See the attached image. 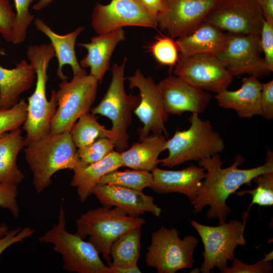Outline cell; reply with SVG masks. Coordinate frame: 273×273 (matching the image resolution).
Listing matches in <instances>:
<instances>
[{
  "instance_id": "6da1fadb",
  "label": "cell",
  "mask_w": 273,
  "mask_h": 273,
  "mask_svg": "<svg viewBox=\"0 0 273 273\" xmlns=\"http://www.w3.org/2000/svg\"><path fill=\"white\" fill-rule=\"evenodd\" d=\"M245 162L244 157L237 154L231 165L222 168L223 163L219 154L198 161L199 166L205 171V176L196 198L190 202L193 212H200L208 206V220L217 219L219 224L226 222L231 209L226 205L229 197L244 185L250 186L256 176L273 171V152L269 148L266 153L264 164L249 169L239 167Z\"/></svg>"
},
{
  "instance_id": "7a4b0ae2",
  "label": "cell",
  "mask_w": 273,
  "mask_h": 273,
  "mask_svg": "<svg viewBox=\"0 0 273 273\" xmlns=\"http://www.w3.org/2000/svg\"><path fill=\"white\" fill-rule=\"evenodd\" d=\"M26 55L35 70L36 81L34 91L28 98L27 116L23 124L26 132L25 146L50 135L51 121L57 107L56 91H52L50 101L46 95L48 68L55 57L52 45H30Z\"/></svg>"
},
{
  "instance_id": "3957f363",
  "label": "cell",
  "mask_w": 273,
  "mask_h": 273,
  "mask_svg": "<svg viewBox=\"0 0 273 273\" xmlns=\"http://www.w3.org/2000/svg\"><path fill=\"white\" fill-rule=\"evenodd\" d=\"M25 147V160L32 173V183L37 194L50 186L57 171L74 170L79 165L77 147L70 131L50 135Z\"/></svg>"
},
{
  "instance_id": "277c9868",
  "label": "cell",
  "mask_w": 273,
  "mask_h": 273,
  "mask_svg": "<svg viewBox=\"0 0 273 273\" xmlns=\"http://www.w3.org/2000/svg\"><path fill=\"white\" fill-rule=\"evenodd\" d=\"M199 115L192 113L189 118V128L176 130L166 140L164 150L168 151V155L160 159L161 166L172 168L188 161H199L225 149L220 133L214 130L209 120H202Z\"/></svg>"
},
{
  "instance_id": "5b68a950",
  "label": "cell",
  "mask_w": 273,
  "mask_h": 273,
  "mask_svg": "<svg viewBox=\"0 0 273 273\" xmlns=\"http://www.w3.org/2000/svg\"><path fill=\"white\" fill-rule=\"evenodd\" d=\"M66 216L63 205L59 208L57 223L38 238L41 243L51 244L54 251L59 253L63 268L70 272L114 273L113 268L101 259L96 248L76 233L66 228Z\"/></svg>"
},
{
  "instance_id": "8992f818",
  "label": "cell",
  "mask_w": 273,
  "mask_h": 273,
  "mask_svg": "<svg viewBox=\"0 0 273 273\" xmlns=\"http://www.w3.org/2000/svg\"><path fill=\"white\" fill-rule=\"evenodd\" d=\"M145 222L143 218L130 216L119 207L102 206L89 210L77 219L76 233L83 239L88 236V241L109 265L113 243L127 231L142 226Z\"/></svg>"
},
{
  "instance_id": "52a82bcc",
  "label": "cell",
  "mask_w": 273,
  "mask_h": 273,
  "mask_svg": "<svg viewBox=\"0 0 273 273\" xmlns=\"http://www.w3.org/2000/svg\"><path fill=\"white\" fill-rule=\"evenodd\" d=\"M127 59L113 65L111 79L108 89L100 103L91 109L94 115L99 114L109 118L113 133L112 141L119 153L128 148L129 135L127 129L131 124L132 113L140 102V95H128L124 86V73Z\"/></svg>"
},
{
  "instance_id": "ba28073f",
  "label": "cell",
  "mask_w": 273,
  "mask_h": 273,
  "mask_svg": "<svg viewBox=\"0 0 273 273\" xmlns=\"http://www.w3.org/2000/svg\"><path fill=\"white\" fill-rule=\"evenodd\" d=\"M249 210L243 214V221L232 220L217 226L201 224L193 220L191 224L199 234L204 245V260L200 269L209 273L214 268L221 272L235 259L234 251L239 245L245 247L244 233Z\"/></svg>"
},
{
  "instance_id": "9c48e42d",
  "label": "cell",
  "mask_w": 273,
  "mask_h": 273,
  "mask_svg": "<svg viewBox=\"0 0 273 273\" xmlns=\"http://www.w3.org/2000/svg\"><path fill=\"white\" fill-rule=\"evenodd\" d=\"M98 81L86 73L73 75L59 84L57 107L51 119L50 135L70 131L76 121L89 113L97 96Z\"/></svg>"
},
{
  "instance_id": "30bf717a",
  "label": "cell",
  "mask_w": 273,
  "mask_h": 273,
  "mask_svg": "<svg viewBox=\"0 0 273 273\" xmlns=\"http://www.w3.org/2000/svg\"><path fill=\"white\" fill-rule=\"evenodd\" d=\"M198 243V239L194 236L180 239L177 230L162 226L151 236L145 262L158 273H175L191 268L195 262L194 253Z\"/></svg>"
},
{
  "instance_id": "8fae6325",
  "label": "cell",
  "mask_w": 273,
  "mask_h": 273,
  "mask_svg": "<svg viewBox=\"0 0 273 273\" xmlns=\"http://www.w3.org/2000/svg\"><path fill=\"white\" fill-rule=\"evenodd\" d=\"M262 53L259 36L227 33L224 47L215 56L233 77L247 74L258 78L271 72Z\"/></svg>"
},
{
  "instance_id": "7c38bea8",
  "label": "cell",
  "mask_w": 273,
  "mask_h": 273,
  "mask_svg": "<svg viewBox=\"0 0 273 273\" xmlns=\"http://www.w3.org/2000/svg\"><path fill=\"white\" fill-rule=\"evenodd\" d=\"M263 20L254 0H216L204 22L227 33L259 36Z\"/></svg>"
},
{
  "instance_id": "4fadbf2b",
  "label": "cell",
  "mask_w": 273,
  "mask_h": 273,
  "mask_svg": "<svg viewBox=\"0 0 273 273\" xmlns=\"http://www.w3.org/2000/svg\"><path fill=\"white\" fill-rule=\"evenodd\" d=\"M91 25L97 34L127 26H158L156 17L139 0H111L106 5L97 3L92 12Z\"/></svg>"
},
{
  "instance_id": "5bb4252c",
  "label": "cell",
  "mask_w": 273,
  "mask_h": 273,
  "mask_svg": "<svg viewBox=\"0 0 273 273\" xmlns=\"http://www.w3.org/2000/svg\"><path fill=\"white\" fill-rule=\"evenodd\" d=\"M174 74L192 85L216 93L227 89L233 76L214 55L208 54L179 55Z\"/></svg>"
},
{
  "instance_id": "9a60e30c",
  "label": "cell",
  "mask_w": 273,
  "mask_h": 273,
  "mask_svg": "<svg viewBox=\"0 0 273 273\" xmlns=\"http://www.w3.org/2000/svg\"><path fill=\"white\" fill-rule=\"evenodd\" d=\"M131 89L136 88L140 92V102L133 113L143 126L137 129L139 140L150 134H161L168 138L165 123L168 114L164 109L160 94L154 79L145 76L136 69L133 74L127 77Z\"/></svg>"
},
{
  "instance_id": "2e32d148",
  "label": "cell",
  "mask_w": 273,
  "mask_h": 273,
  "mask_svg": "<svg viewBox=\"0 0 273 273\" xmlns=\"http://www.w3.org/2000/svg\"><path fill=\"white\" fill-rule=\"evenodd\" d=\"M216 1L163 0L157 25L173 38L187 35L204 21Z\"/></svg>"
},
{
  "instance_id": "e0dca14e",
  "label": "cell",
  "mask_w": 273,
  "mask_h": 273,
  "mask_svg": "<svg viewBox=\"0 0 273 273\" xmlns=\"http://www.w3.org/2000/svg\"><path fill=\"white\" fill-rule=\"evenodd\" d=\"M164 109L168 115H181L185 112L203 113L211 96L179 77L167 76L157 83Z\"/></svg>"
},
{
  "instance_id": "ac0fdd59",
  "label": "cell",
  "mask_w": 273,
  "mask_h": 273,
  "mask_svg": "<svg viewBox=\"0 0 273 273\" xmlns=\"http://www.w3.org/2000/svg\"><path fill=\"white\" fill-rule=\"evenodd\" d=\"M93 194L103 206L119 207L132 217H140L141 215L149 212L158 217L162 211L154 203V198L145 194L143 191L115 185L105 184L98 185Z\"/></svg>"
},
{
  "instance_id": "d6986e66",
  "label": "cell",
  "mask_w": 273,
  "mask_h": 273,
  "mask_svg": "<svg viewBox=\"0 0 273 273\" xmlns=\"http://www.w3.org/2000/svg\"><path fill=\"white\" fill-rule=\"evenodd\" d=\"M152 190L159 194L177 193L185 195L190 202L196 198L205 176V169L191 164L178 170L161 169L157 166L151 171Z\"/></svg>"
},
{
  "instance_id": "ffe728a7",
  "label": "cell",
  "mask_w": 273,
  "mask_h": 273,
  "mask_svg": "<svg viewBox=\"0 0 273 273\" xmlns=\"http://www.w3.org/2000/svg\"><path fill=\"white\" fill-rule=\"evenodd\" d=\"M125 39L123 28H119L92 37L89 42L79 43L87 54L80 62V66L89 68V74L101 83L108 70L111 56L117 45Z\"/></svg>"
},
{
  "instance_id": "44dd1931",
  "label": "cell",
  "mask_w": 273,
  "mask_h": 273,
  "mask_svg": "<svg viewBox=\"0 0 273 273\" xmlns=\"http://www.w3.org/2000/svg\"><path fill=\"white\" fill-rule=\"evenodd\" d=\"M261 88L262 83L258 78L249 75L243 78L239 89H224L217 93L215 98L220 107L235 111L240 118L250 119L261 116Z\"/></svg>"
},
{
  "instance_id": "7402d4cb",
  "label": "cell",
  "mask_w": 273,
  "mask_h": 273,
  "mask_svg": "<svg viewBox=\"0 0 273 273\" xmlns=\"http://www.w3.org/2000/svg\"><path fill=\"white\" fill-rule=\"evenodd\" d=\"M226 38L227 33L203 21L190 33L177 38L175 42L179 55L208 54L215 56L224 47Z\"/></svg>"
},
{
  "instance_id": "603a6c76",
  "label": "cell",
  "mask_w": 273,
  "mask_h": 273,
  "mask_svg": "<svg viewBox=\"0 0 273 273\" xmlns=\"http://www.w3.org/2000/svg\"><path fill=\"white\" fill-rule=\"evenodd\" d=\"M34 24L36 28L44 34L51 41L58 60L57 75L58 78L62 80L67 79V77L63 72V68L65 65L71 66L73 75L86 73L77 61L75 50L77 38L85 29L84 27L78 26L73 31L61 35L55 32L40 18L34 19Z\"/></svg>"
},
{
  "instance_id": "cb8c5ba5",
  "label": "cell",
  "mask_w": 273,
  "mask_h": 273,
  "mask_svg": "<svg viewBox=\"0 0 273 273\" xmlns=\"http://www.w3.org/2000/svg\"><path fill=\"white\" fill-rule=\"evenodd\" d=\"M13 69L0 65V110L12 107L20 100L21 94L32 87L36 78L32 65L25 60Z\"/></svg>"
},
{
  "instance_id": "d4e9b609",
  "label": "cell",
  "mask_w": 273,
  "mask_h": 273,
  "mask_svg": "<svg viewBox=\"0 0 273 273\" xmlns=\"http://www.w3.org/2000/svg\"><path fill=\"white\" fill-rule=\"evenodd\" d=\"M121 167L123 163L120 153L113 151L99 161L74 169L70 185L76 188L78 200L83 203L93 194L104 175Z\"/></svg>"
},
{
  "instance_id": "484cf974",
  "label": "cell",
  "mask_w": 273,
  "mask_h": 273,
  "mask_svg": "<svg viewBox=\"0 0 273 273\" xmlns=\"http://www.w3.org/2000/svg\"><path fill=\"white\" fill-rule=\"evenodd\" d=\"M139 141L120 153L123 167L151 171L160 163L159 156L165 150L166 138L151 134Z\"/></svg>"
},
{
  "instance_id": "4316f807",
  "label": "cell",
  "mask_w": 273,
  "mask_h": 273,
  "mask_svg": "<svg viewBox=\"0 0 273 273\" xmlns=\"http://www.w3.org/2000/svg\"><path fill=\"white\" fill-rule=\"evenodd\" d=\"M142 227L125 233L112 244L110 256L112 260L109 265L114 273H141L138 266L141 250Z\"/></svg>"
},
{
  "instance_id": "83f0119b",
  "label": "cell",
  "mask_w": 273,
  "mask_h": 273,
  "mask_svg": "<svg viewBox=\"0 0 273 273\" xmlns=\"http://www.w3.org/2000/svg\"><path fill=\"white\" fill-rule=\"evenodd\" d=\"M25 146L20 128L0 135V184L18 186L25 176L17 164L18 155Z\"/></svg>"
},
{
  "instance_id": "f1b7e54d",
  "label": "cell",
  "mask_w": 273,
  "mask_h": 273,
  "mask_svg": "<svg viewBox=\"0 0 273 273\" xmlns=\"http://www.w3.org/2000/svg\"><path fill=\"white\" fill-rule=\"evenodd\" d=\"M72 139L77 148L86 146L101 138L112 140L113 133L97 120L95 115L89 113L81 116L70 130Z\"/></svg>"
},
{
  "instance_id": "f546056e",
  "label": "cell",
  "mask_w": 273,
  "mask_h": 273,
  "mask_svg": "<svg viewBox=\"0 0 273 273\" xmlns=\"http://www.w3.org/2000/svg\"><path fill=\"white\" fill-rule=\"evenodd\" d=\"M153 183L151 171L134 169L120 171L117 169L104 175L98 185L112 184L143 191L146 188H151Z\"/></svg>"
},
{
  "instance_id": "4dcf8cb0",
  "label": "cell",
  "mask_w": 273,
  "mask_h": 273,
  "mask_svg": "<svg viewBox=\"0 0 273 273\" xmlns=\"http://www.w3.org/2000/svg\"><path fill=\"white\" fill-rule=\"evenodd\" d=\"M252 181L256 184L255 188L238 192V196L248 194L252 201L248 210L253 204L260 206H271L273 205V171L267 172L255 177Z\"/></svg>"
},
{
  "instance_id": "1f68e13d",
  "label": "cell",
  "mask_w": 273,
  "mask_h": 273,
  "mask_svg": "<svg viewBox=\"0 0 273 273\" xmlns=\"http://www.w3.org/2000/svg\"><path fill=\"white\" fill-rule=\"evenodd\" d=\"M35 0H14L15 20L14 24L12 42L20 44L26 38L27 29L34 20V16L29 11L30 4Z\"/></svg>"
},
{
  "instance_id": "d6a6232c",
  "label": "cell",
  "mask_w": 273,
  "mask_h": 273,
  "mask_svg": "<svg viewBox=\"0 0 273 273\" xmlns=\"http://www.w3.org/2000/svg\"><path fill=\"white\" fill-rule=\"evenodd\" d=\"M114 148L113 141L106 138L99 139L86 146L78 148L77 152L79 159L78 167L102 160L113 151Z\"/></svg>"
},
{
  "instance_id": "836d02e7",
  "label": "cell",
  "mask_w": 273,
  "mask_h": 273,
  "mask_svg": "<svg viewBox=\"0 0 273 273\" xmlns=\"http://www.w3.org/2000/svg\"><path fill=\"white\" fill-rule=\"evenodd\" d=\"M150 51L158 63L170 67L176 65L179 57L175 40L170 36L158 37L150 47Z\"/></svg>"
},
{
  "instance_id": "e575fe53",
  "label": "cell",
  "mask_w": 273,
  "mask_h": 273,
  "mask_svg": "<svg viewBox=\"0 0 273 273\" xmlns=\"http://www.w3.org/2000/svg\"><path fill=\"white\" fill-rule=\"evenodd\" d=\"M27 103L20 100L12 107L0 110V135L20 128L27 116Z\"/></svg>"
},
{
  "instance_id": "d590c367",
  "label": "cell",
  "mask_w": 273,
  "mask_h": 273,
  "mask_svg": "<svg viewBox=\"0 0 273 273\" xmlns=\"http://www.w3.org/2000/svg\"><path fill=\"white\" fill-rule=\"evenodd\" d=\"M272 259V251L264 255V257L257 262L248 264L236 259L232 261L231 267L228 266L222 273H269L272 271L273 267L270 263Z\"/></svg>"
},
{
  "instance_id": "8d00e7d4",
  "label": "cell",
  "mask_w": 273,
  "mask_h": 273,
  "mask_svg": "<svg viewBox=\"0 0 273 273\" xmlns=\"http://www.w3.org/2000/svg\"><path fill=\"white\" fill-rule=\"evenodd\" d=\"M15 13L10 0H0V34L8 42H12Z\"/></svg>"
},
{
  "instance_id": "74e56055",
  "label": "cell",
  "mask_w": 273,
  "mask_h": 273,
  "mask_svg": "<svg viewBox=\"0 0 273 273\" xmlns=\"http://www.w3.org/2000/svg\"><path fill=\"white\" fill-rule=\"evenodd\" d=\"M18 186L8 184H0V207L8 209L14 217L20 214V208L17 197Z\"/></svg>"
},
{
  "instance_id": "f35d334b",
  "label": "cell",
  "mask_w": 273,
  "mask_h": 273,
  "mask_svg": "<svg viewBox=\"0 0 273 273\" xmlns=\"http://www.w3.org/2000/svg\"><path fill=\"white\" fill-rule=\"evenodd\" d=\"M260 44L263 58L271 72L273 71V23L264 19L260 36Z\"/></svg>"
},
{
  "instance_id": "ab89813d",
  "label": "cell",
  "mask_w": 273,
  "mask_h": 273,
  "mask_svg": "<svg viewBox=\"0 0 273 273\" xmlns=\"http://www.w3.org/2000/svg\"><path fill=\"white\" fill-rule=\"evenodd\" d=\"M34 232V230L29 226L9 230L3 237L0 238V255L8 247L29 238Z\"/></svg>"
},
{
  "instance_id": "60d3db41",
  "label": "cell",
  "mask_w": 273,
  "mask_h": 273,
  "mask_svg": "<svg viewBox=\"0 0 273 273\" xmlns=\"http://www.w3.org/2000/svg\"><path fill=\"white\" fill-rule=\"evenodd\" d=\"M261 116L268 120L273 119V80L262 83L260 95Z\"/></svg>"
},
{
  "instance_id": "b9f144b4",
  "label": "cell",
  "mask_w": 273,
  "mask_h": 273,
  "mask_svg": "<svg viewBox=\"0 0 273 273\" xmlns=\"http://www.w3.org/2000/svg\"><path fill=\"white\" fill-rule=\"evenodd\" d=\"M265 20L273 23V0H254Z\"/></svg>"
},
{
  "instance_id": "7bdbcfd3",
  "label": "cell",
  "mask_w": 273,
  "mask_h": 273,
  "mask_svg": "<svg viewBox=\"0 0 273 273\" xmlns=\"http://www.w3.org/2000/svg\"><path fill=\"white\" fill-rule=\"evenodd\" d=\"M146 9L152 15L156 16L164 9L163 0H139Z\"/></svg>"
},
{
  "instance_id": "ee69618b",
  "label": "cell",
  "mask_w": 273,
  "mask_h": 273,
  "mask_svg": "<svg viewBox=\"0 0 273 273\" xmlns=\"http://www.w3.org/2000/svg\"><path fill=\"white\" fill-rule=\"evenodd\" d=\"M54 0H39L32 6V9L35 11H39L50 5Z\"/></svg>"
},
{
  "instance_id": "f6af8a7d",
  "label": "cell",
  "mask_w": 273,
  "mask_h": 273,
  "mask_svg": "<svg viewBox=\"0 0 273 273\" xmlns=\"http://www.w3.org/2000/svg\"><path fill=\"white\" fill-rule=\"evenodd\" d=\"M9 226L5 223L0 224V238L3 237L9 230Z\"/></svg>"
},
{
  "instance_id": "bcb514c9",
  "label": "cell",
  "mask_w": 273,
  "mask_h": 273,
  "mask_svg": "<svg viewBox=\"0 0 273 273\" xmlns=\"http://www.w3.org/2000/svg\"><path fill=\"white\" fill-rule=\"evenodd\" d=\"M6 55L5 51L4 49L0 48V56Z\"/></svg>"
}]
</instances>
